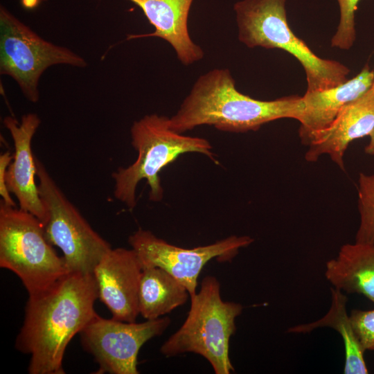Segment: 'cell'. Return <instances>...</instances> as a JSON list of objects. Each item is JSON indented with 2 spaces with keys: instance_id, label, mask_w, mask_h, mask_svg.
<instances>
[{
  "instance_id": "obj_1",
  "label": "cell",
  "mask_w": 374,
  "mask_h": 374,
  "mask_svg": "<svg viewBox=\"0 0 374 374\" xmlns=\"http://www.w3.org/2000/svg\"><path fill=\"white\" fill-rule=\"evenodd\" d=\"M93 275L69 273L49 288L28 295L15 348L30 355V374H64L68 344L98 314Z\"/></svg>"
},
{
  "instance_id": "obj_2",
  "label": "cell",
  "mask_w": 374,
  "mask_h": 374,
  "mask_svg": "<svg viewBox=\"0 0 374 374\" xmlns=\"http://www.w3.org/2000/svg\"><path fill=\"white\" fill-rule=\"evenodd\" d=\"M304 109L303 98L285 96L260 100L240 92L227 69H214L200 75L175 114L170 127L179 133L200 125H212L229 132L256 131L277 119L299 121Z\"/></svg>"
},
{
  "instance_id": "obj_3",
  "label": "cell",
  "mask_w": 374,
  "mask_h": 374,
  "mask_svg": "<svg viewBox=\"0 0 374 374\" xmlns=\"http://www.w3.org/2000/svg\"><path fill=\"white\" fill-rule=\"evenodd\" d=\"M131 143L137 151L135 161L120 167L113 172L114 195L130 209L136 205V190L141 180L150 187L149 197L159 202L163 197L159 173L179 156L197 152L209 157L216 163L215 154L209 141L204 138L183 135L169 126V118L151 114L133 123L130 129Z\"/></svg>"
},
{
  "instance_id": "obj_4",
  "label": "cell",
  "mask_w": 374,
  "mask_h": 374,
  "mask_svg": "<svg viewBox=\"0 0 374 374\" xmlns=\"http://www.w3.org/2000/svg\"><path fill=\"white\" fill-rule=\"evenodd\" d=\"M286 0H241L233 5L238 39L249 48H279L295 57L306 75L308 92L345 82L350 69L332 60L317 56L289 26Z\"/></svg>"
},
{
  "instance_id": "obj_5",
  "label": "cell",
  "mask_w": 374,
  "mask_h": 374,
  "mask_svg": "<svg viewBox=\"0 0 374 374\" xmlns=\"http://www.w3.org/2000/svg\"><path fill=\"white\" fill-rule=\"evenodd\" d=\"M190 301L186 319L162 344L160 352L167 357L193 353L204 357L215 374L234 371L229 357V341L236 330L235 321L243 306L224 301L220 283L213 276L203 278L199 292Z\"/></svg>"
},
{
  "instance_id": "obj_6",
  "label": "cell",
  "mask_w": 374,
  "mask_h": 374,
  "mask_svg": "<svg viewBox=\"0 0 374 374\" xmlns=\"http://www.w3.org/2000/svg\"><path fill=\"white\" fill-rule=\"evenodd\" d=\"M0 267L21 280L28 295L42 292L69 274L62 257L32 213L0 204Z\"/></svg>"
},
{
  "instance_id": "obj_7",
  "label": "cell",
  "mask_w": 374,
  "mask_h": 374,
  "mask_svg": "<svg viewBox=\"0 0 374 374\" xmlns=\"http://www.w3.org/2000/svg\"><path fill=\"white\" fill-rule=\"evenodd\" d=\"M35 162L39 195L48 214L46 239L61 250L69 273L93 274L112 249L110 244L93 229L36 156Z\"/></svg>"
},
{
  "instance_id": "obj_8",
  "label": "cell",
  "mask_w": 374,
  "mask_h": 374,
  "mask_svg": "<svg viewBox=\"0 0 374 374\" xmlns=\"http://www.w3.org/2000/svg\"><path fill=\"white\" fill-rule=\"evenodd\" d=\"M56 64L85 67L86 60L70 49L38 35L5 7L0 8V73L10 76L29 101L39 100L44 71Z\"/></svg>"
},
{
  "instance_id": "obj_9",
  "label": "cell",
  "mask_w": 374,
  "mask_h": 374,
  "mask_svg": "<svg viewBox=\"0 0 374 374\" xmlns=\"http://www.w3.org/2000/svg\"><path fill=\"white\" fill-rule=\"evenodd\" d=\"M170 322L168 317L136 323L107 319L97 314L80 332V343L98 364L96 373L138 374L141 348L162 335Z\"/></svg>"
},
{
  "instance_id": "obj_10",
  "label": "cell",
  "mask_w": 374,
  "mask_h": 374,
  "mask_svg": "<svg viewBox=\"0 0 374 374\" xmlns=\"http://www.w3.org/2000/svg\"><path fill=\"white\" fill-rule=\"evenodd\" d=\"M253 242V239L247 235H231L211 244L186 249L168 243L141 228L128 238L142 269L157 267L164 269L187 288L190 297L197 293L198 277L208 261L215 258L230 260L240 248Z\"/></svg>"
},
{
  "instance_id": "obj_11",
  "label": "cell",
  "mask_w": 374,
  "mask_h": 374,
  "mask_svg": "<svg viewBox=\"0 0 374 374\" xmlns=\"http://www.w3.org/2000/svg\"><path fill=\"white\" fill-rule=\"evenodd\" d=\"M143 269L133 249H112L96 266L98 299L113 319L136 321L139 314V294Z\"/></svg>"
},
{
  "instance_id": "obj_12",
  "label": "cell",
  "mask_w": 374,
  "mask_h": 374,
  "mask_svg": "<svg viewBox=\"0 0 374 374\" xmlns=\"http://www.w3.org/2000/svg\"><path fill=\"white\" fill-rule=\"evenodd\" d=\"M3 123L11 135L15 147L12 160L6 174L7 188L16 197L19 208L34 215L44 226L48 214L36 184L35 155L31 148L32 139L41 120L37 114L29 113L24 115L20 122L8 116Z\"/></svg>"
},
{
  "instance_id": "obj_13",
  "label": "cell",
  "mask_w": 374,
  "mask_h": 374,
  "mask_svg": "<svg viewBox=\"0 0 374 374\" xmlns=\"http://www.w3.org/2000/svg\"><path fill=\"white\" fill-rule=\"evenodd\" d=\"M373 129L374 90L371 88L345 105L326 129L314 136L305 158L313 162L326 154L344 170V156L350 143L369 136Z\"/></svg>"
},
{
  "instance_id": "obj_14",
  "label": "cell",
  "mask_w": 374,
  "mask_h": 374,
  "mask_svg": "<svg viewBox=\"0 0 374 374\" xmlns=\"http://www.w3.org/2000/svg\"><path fill=\"white\" fill-rule=\"evenodd\" d=\"M143 11L153 33L128 35L127 39L141 37H159L173 48L178 60L188 66L202 60L204 51L190 38L188 19L194 0H128Z\"/></svg>"
},
{
  "instance_id": "obj_15",
  "label": "cell",
  "mask_w": 374,
  "mask_h": 374,
  "mask_svg": "<svg viewBox=\"0 0 374 374\" xmlns=\"http://www.w3.org/2000/svg\"><path fill=\"white\" fill-rule=\"evenodd\" d=\"M374 71L366 64L355 77L328 89L308 92L302 97L303 114L299 121L301 142L308 145L317 133L326 129L343 107L358 98L373 85Z\"/></svg>"
},
{
  "instance_id": "obj_16",
  "label": "cell",
  "mask_w": 374,
  "mask_h": 374,
  "mask_svg": "<svg viewBox=\"0 0 374 374\" xmlns=\"http://www.w3.org/2000/svg\"><path fill=\"white\" fill-rule=\"evenodd\" d=\"M325 275L334 287L374 303V244H344L338 256L327 262Z\"/></svg>"
},
{
  "instance_id": "obj_17",
  "label": "cell",
  "mask_w": 374,
  "mask_h": 374,
  "mask_svg": "<svg viewBox=\"0 0 374 374\" xmlns=\"http://www.w3.org/2000/svg\"><path fill=\"white\" fill-rule=\"evenodd\" d=\"M190 297L187 288L164 269H143L139 287V314L146 320L160 318Z\"/></svg>"
},
{
  "instance_id": "obj_18",
  "label": "cell",
  "mask_w": 374,
  "mask_h": 374,
  "mask_svg": "<svg viewBox=\"0 0 374 374\" xmlns=\"http://www.w3.org/2000/svg\"><path fill=\"white\" fill-rule=\"evenodd\" d=\"M331 305L328 313L321 319L310 323L291 327L290 333H308L313 330L330 327L341 336L345 346L346 374H367L368 373L364 357V350L354 332L350 316L346 312L347 296L339 289H330Z\"/></svg>"
},
{
  "instance_id": "obj_19",
  "label": "cell",
  "mask_w": 374,
  "mask_h": 374,
  "mask_svg": "<svg viewBox=\"0 0 374 374\" xmlns=\"http://www.w3.org/2000/svg\"><path fill=\"white\" fill-rule=\"evenodd\" d=\"M358 210L360 224L355 242L374 244V174L359 175Z\"/></svg>"
},
{
  "instance_id": "obj_20",
  "label": "cell",
  "mask_w": 374,
  "mask_h": 374,
  "mask_svg": "<svg viewBox=\"0 0 374 374\" xmlns=\"http://www.w3.org/2000/svg\"><path fill=\"white\" fill-rule=\"evenodd\" d=\"M340 10V20L331 46L348 50L353 45L355 37V12L359 0H337Z\"/></svg>"
},
{
  "instance_id": "obj_21",
  "label": "cell",
  "mask_w": 374,
  "mask_h": 374,
  "mask_svg": "<svg viewBox=\"0 0 374 374\" xmlns=\"http://www.w3.org/2000/svg\"><path fill=\"white\" fill-rule=\"evenodd\" d=\"M350 321L355 335L364 351L374 350V309L353 310Z\"/></svg>"
},
{
  "instance_id": "obj_22",
  "label": "cell",
  "mask_w": 374,
  "mask_h": 374,
  "mask_svg": "<svg viewBox=\"0 0 374 374\" xmlns=\"http://www.w3.org/2000/svg\"><path fill=\"white\" fill-rule=\"evenodd\" d=\"M12 160V155L9 151L0 155V195L5 204L17 207V205L10 196V193L6 184V174L7 169Z\"/></svg>"
},
{
  "instance_id": "obj_23",
  "label": "cell",
  "mask_w": 374,
  "mask_h": 374,
  "mask_svg": "<svg viewBox=\"0 0 374 374\" xmlns=\"http://www.w3.org/2000/svg\"><path fill=\"white\" fill-rule=\"evenodd\" d=\"M45 1L46 0H21V3L26 9H33Z\"/></svg>"
},
{
  "instance_id": "obj_24",
  "label": "cell",
  "mask_w": 374,
  "mask_h": 374,
  "mask_svg": "<svg viewBox=\"0 0 374 374\" xmlns=\"http://www.w3.org/2000/svg\"><path fill=\"white\" fill-rule=\"evenodd\" d=\"M370 141L368 145L365 148L366 153L374 155V129L372 132L369 134Z\"/></svg>"
},
{
  "instance_id": "obj_25",
  "label": "cell",
  "mask_w": 374,
  "mask_h": 374,
  "mask_svg": "<svg viewBox=\"0 0 374 374\" xmlns=\"http://www.w3.org/2000/svg\"><path fill=\"white\" fill-rule=\"evenodd\" d=\"M371 88L374 90V79H373V85Z\"/></svg>"
}]
</instances>
